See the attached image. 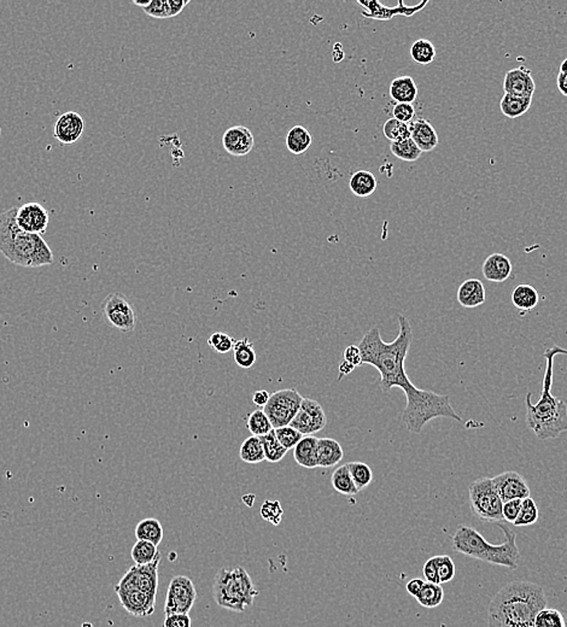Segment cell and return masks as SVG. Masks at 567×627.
<instances>
[{"mask_svg":"<svg viewBox=\"0 0 567 627\" xmlns=\"http://www.w3.org/2000/svg\"><path fill=\"white\" fill-rule=\"evenodd\" d=\"M472 513L483 523H502L503 502L493 486V478L483 477L472 481L468 486Z\"/></svg>","mask_w":567,"mask_h":627,"instance_id":"obj_8","label":"cell"},{"mask_svg":"<svg viewBox=\"0 0 567 627\" xmlns=\"http://www.w3.org/2000/svg\"><path fill=\"white\" fill-rule=\"evenodd\" d=\"M344 458V450L333 438H318L316 448L318 467L320 468H332L337 466Z\"/></svg>","mask_w":567,"mask_h":627,"instance_id":"obj_24","label":"cell"},{"mask_svg":"<svg viewBox=\"0 0 567 627\" xmlns=\"http://www.w3.org/2000/svg\"><path fill=\"white\" fill-rule=\"evenodd\" d=\"M424 584H425V582L423 579H420V578H414V579L410 580L406 585L407 593H410V596H418L420 591H421V589H423Z\"/></svg>","mask_w":567,"mask_h":627,"instance_id":"obj_56","label":"cell"},{"mask_svg":"<svg viewBox=\"0 0 567 627\" xmlns=\"http://www.w3.org/2000/svg\"><path fill=\"white\" fill-rule=\"evenodd\" d=\"M234 341L230 334L223 333V332H215L208 338L206 343L209 345L210 348H213L215 353H227L233 350Z\"/></svg>","mask_w":567,"mask_h":627,"instance_id":"obj_48","label":"cell"},{"mask_svg":"<svg viewBox=\"0 0 567 627\" xmlns=\"http://www.w3.org/2000/svg\"><path fill=\"white\" fill-rule=\"evenodd\" d=\"M493 483L503 503L530 497L528 481L518 472H503L501 474L495 475Z\"/></svg>","mask_w":567,"mask_h":627,"instance_id":"obj_15","label":"cell"},{"mask_svg":"<svg viewBox=\"0 0 567 627\" xmlns=\"http://www.w3.org/2000/svg\"><path fill=\"white\" fill-rule=\"evenodd\" d=\"M556 86L563 96L567 97V75L559 73L556 78Z\"/></svg>","mask_w":567,"mask_h":627,"instance_id":"obj_57","label":"cell"},{"mask_svg":"<svg viewBox=\"0 0 567 627\" xmlns=\"http://www.w3.org/2000/svg\"><path fill=\"white\" fill-rule=\"evenodd\" d=\"M338 369H340V378H338V380H340L343 376H345V375L350 374V373L355 369V366H353L350 362L345 361L344 360V361L340 362V368H338Z\"/></svg>","mask_w":567,"mask_h":627,"instance_id":"obj_58","label":"cell"},{"mask_svg":"<svg viewBox=\"0 0 567 627\" xmlns=\"http://www.w3.org/2000/svg\"><path fill=\"white\" fill-rule=\"evenodd\" d=\"M560 73H563V74L567 75V58L564 59L563 63H561V66H560Z\"/></svg>","mask_w":567,"mask_h":627,"instance_id":"obj_60","label":"cell"},{"mask_svg":"<svg viewBox=\"0 0 567 627\" xmlns=\"http://www.w3.org/2000/svg\"><path fill=\"white\" fill-rule=\"evenodd\" d=\"M512 263L510 258L502 253H493L489 258H485L482 273L485 279L491 283H503L510 278L512 274Z\"/></svg>","mask_w":567,"mask_h":627,"instance_id":"obj_22","label":"cell"},{"mask_svg":"<svg viewBox=\"0 0 567 627\" xmlns=\"http://www.w3.org/2000/svg\"><path fill=\"white\" fill-rule=\"evenodd\" d=\"M0 135H1V127H0Z\"/></svg>","mask_w":567,"mask_h":627,"instance_id":"obj_61","label":"cell"},{"mask_svg":"<svg viewBox=\"0 0 567 627\" xmlns=\"http://www.w3.org/2000/svg\"><path fill=\"white\" fill-rule=\"evenodd\" d=\"M498 525L505 535V540L501 544H490L476 528L460 525L451 537V547L456 553L463 554L467 558H476L493 566L517 570L520 560L517 535L506 525Z\"/></svg>","mask_w":567,"mask_h":627,"instance_id":"obj_5","label":"cell"},{"mask_svg":"<svg viewBox=\"0 0 567 627\" xmlns=\"http://www.w3.org/2000/svg\"><path fill=\"white\" fill-rule=\"evenodd\" d=\"M547 607L541 585L531 582H510L489 605V627H535V618Z\"/></svg>","mask_w":567,"mask_h":627,"instance_id":"obj_2","label":"cell"},{"mask_svg":"<svg viewBox=\"0 0 567 627\" xmlns=\"http://www.w3.org/2000/svg\"><path fill=\"white\" fill-rule=\"evenodd\" d=\"M390 97L397 103L413 104L418 97V86L410 76H398L390 85Z\"/></svg>","mask_w":567,"mask_h":627,"instance_id":"obj_27","label":"cell"},{"mask_svg":"<svg viewBox=\"0 0 567 627\" xmlns=\"http://www.w3.org/2000/svg\"><path fill=\"white\" fill-rule=\"evenodd\" d=\"M344 360L350 362L355 367L363 365V356H361V351L358 345H349L345 348Z\"/></svg>","mask_w":567,"mask_h":627,"instance_id":"obj_54","label":"cell"},{"mask_svg":"<svg viewBox=\"0 0 567 627\" xmlns=\"http://www.w3.org/2000/svg\"><path fill=\"white\" fill-rule=\"evenodd\" d=\"M406 408L402 413V421L407 430L419 435L425 425L433 418H453L463 423L461 416L454 409L448 395H438L436 392L421 390L415 386L406 393Z\"/></svg>","mask_w":567,"mask_h":627,"instance_id":"obj_6","label":"cell"},{"mask_svg":"<svg viewBox=\"0 0 567 627\" xmlns=\"http://www.w3.org/2000/svg\"><path fill=\"white\" fill-rule=\"evenodd\" d=\"M410 57L415 63L428 66L436 58V48L430 40L418 39L410 46Z\"/></svg>","mask_w":567,"mask_h":627,"instance_id":"obj_37","label":"cell"},{"mask_svg":"<svg viewBox=\"0 0 567 627\" xmlns=\"http://www.w3.org/2000/svg\"><path fill=\"white\" fill-rule=\"evenodd\" d=\"M313 144V136L306 127L295 126L286 135V146L293 155H303Z\"/></svg>","mask_w":567,"mask_h":627,"instance_id":"obj_30","label":"cell"},{"mask_svg":"<svg viewBox=\"0 0 567 627\" xmlns=\"http://www.w3.org/2000/svg\"><path fill=\"white\" fill-rule=\"evenodd\" d=\"M331 484L332 488H335L337 493L344 495V496H355L360 493L356 485L354 484L346 463L337 467L336 470H333L331 475Z\"/></svg>","mask_w":567,"mask_h":627,"instance_id":"obj_32","label":"cell"},{"mask_svg":"<svg viewBox=\"0 0 567 627\" xmlns=\"http://www.w3.org/2000/svg\"><path fill=\"white\" fill-rule=\"evenodd\" d=\"M398 336L391 343H385L380 336L379 328L374 327L363 334L358 346L363 356V365H371L379 372L380 388L383 391L400 388L407 393L415 388L405 368L413 332L410 320L405 315H398Z\"/></svg>","mask_w":567,"mask_h":627,"instance_id":"obj_1","label":"cell"},{"mask_svg":"<svg viewBox=\"0 0 567 627\" xmlns=\"http://www.w3.org/2000/svg\"><path fill=\"white\" fill-rule=\"evenodd\" d=\"M423 573L425 579L428 580V583L440 584L438 575H437L436 556L428 558L426 563L424 565Z\"/></svg>","mask_w":567,"mask_h":627,"instance_id":"obj_53","label":"cell"},{"mask_svg":"<svg viewBox=\"0 0 567 627\" xmlns=\"http://www.w3.org/2000/svg\"><path fill=\"white\" fill-rule=\"evenodd\" d=\"M458 304L466 309H475L484 304L486 300V292L484 285L478 279L465 280L458 290Z\"/></svg>","mask_w":567,"mask_h":627,"instance_id":"obj_23","label":"cell"},{"mask_svg":"<svg viewBox=\"0 0 567 627\" xmlns=\"http://www.w3.org/2000/svg\"><path fill=\"white\" fill-rule=\"evenodd\" d=\"M85 121L80 113L68 111L55 123V138L64 145H73L83 136Z\"/></svg>","mask_w":567,"mask_h":627,"instance_id":"obj_19","label":"cell"},{"mask_svg":"<svg viewBox=\"0 0 567 627\" xmlns=\"http://www.w3.org/2000/svg\"><path fill=\"white\" fill-rule=\"evenodd\" d=\"M233 358H234L237 365L243 369H249L258 360L255 346L248 338H243V339L234 341Z\"/></svg>","mask_w":567,"mask_h":627,"instance_id":"obj_34","label":"cell"},{"mask_svg":"<svg viewBox=\"0 0 567 627\" xmlns=\"http://www.w3.org/2000/svg\"><path fill=\"white\" fill-rule=\"evenodd\" d=\"M437 575L440 584L449 583L454 579L456 568L453 560L448 555H438L436 556Z\"/></svg>","mask_w":567,"mask_h":627,"instance_id":"obj_46","label":"cell"},{"mask_svg":"<svg viewBox=\"0 0 567 627\" xmlns=\"http://www.w3.org/2000/svg\"><path fill=\"white\" fill-rule=\"evenodd\" d=\"M196 600L197 590L192 580L186 575H175L168 586L164 614H188Z\"/></svg>","mask_w":567,"mask_h":627,"instance_id":"obj_10","label":"cell"},{"mask_svg":"<svg viewBox=\"0 0 567 627\" xmlns=\"http://www.w3.org/2000/svg\"><path fill=\"white\" fill-rule=\"evenodd\" d=\"M115 593L120 598L123 608L136 618H146L153 614L156 598L133 588H123L115 585Z\"/></svg>","mask_w":567,"mask_h":627,"instance_id":"obj_14","label":"cell"},{"mask_svg":"<svg viewBox=\"0 0 567 627\" xmlns=\"http://www.w3.org/2000/svg\"><path fill=\"white\" fill-rule=\"evenodd\" d=\"M260 513L262 519L278 526L283 519L284 510L279 501H265L262 503Z\"/></svg>","mask_w":567,"mask_h":627,"instance_id":"obj_49","label":"cell"},{"mask_svg":"<svg viewBox=\"0 0 567 627\" xmlns=\"http://www.w3.org/2000/svg\"><path fill=\"white\" fill-rule=\"evenodd\" d=\"M246 427L251 432V435L256 437L266 436L274 430L266 413L260 409L253 410V413H250L246 420Z\"/></svg>","mask_w":567,"mask_h":627,"instance_id":"obj_41","label":"cell"},{"mask_svg":"<svg viewBox=\"0 0 567 627\" xmlns=\"http://www.w3.org/2000/svg\"><path fill=\"white\" fill-rule=\"evenodd\" d=\"M410 138L421 153H431L438 146L440 139L436 129L425 118H418L410 123Z\"/></svg>","mask_w":567,"mask_h":627,"instance_id":"obj_21","label":"cell"},{"mask_svg":"<svg viewBox=\"0 0 567 627\" xmlns=\"http://www.w3.org/2000/svg\"><path fill=\"white\" fill-rule=\"evenodd\" d=\"M48 220L50 216L48 210L36 202L26 203L18 208L16 223L27 233L43 234L48 230Z\"/></svg>","mask_w":567,"mask_h":627,"instance_id":"obj_16","label":"cell"},{"mask_svg":"<svg viewBox=\"0 0 567 627\" xmlns=\"http://www.w3.org/2000/svg\"><path fill=\"white\" fill-rule=\"evenodd\" d=\"M533 98H520V97L505 94L500 101L501 113L508 118H518L528 113L531 108Z\"/></svg>","mask_w":567,"mask_h":627,"instance_id":"obj_33","label":"cell"},{"mask_svg":"<svg viewBox=\"0 0 567 627\" xmlns=\"http://www.w3.org/2000/svg\"><path fill=\"white\" fill-rule=\"evenodd\" d=\"M512 302L523 315L524 313H528L536 308L540 302V295L531 285L520 283L512 292Z\"/></svg>","mask_w":567,"mask_h":627,"instance_id":"obj_28","label":"cell"},{"mask_svg":"<svg viewBox=\"0 0 567 627\" xmlns=\"http://www.w3.org/2000/svg\"><path fill=\"white\" fill-rule=\"evenodd\" d=\"M358 4L361 5L366 10V11H363V13H361L363 17L379 20V21H388V20H391L397 15L412 16V15H414L415 13H418V11L423 9L424 6L428 4V1H424L423 4L415 5L413 8L406 6V5L403 4V1H400L397 4L396 8H388V6H384L382 3L375 1V0H368V1L358 0Z\"/></svg>","mask_w":567,"mask_h":627,"instance_id":"obj_18","label":"cell"},{"mask_svg":"<svg viewBox=\"0 0 567 627\" xmlns=\"http://www.w3.org/2000/svg\"><path fill=\"white\" fill-rule=\"evenodd\" d=\"M223 148L232 156L249 155L255 146V138L249 128L234 126L228 128L223 136Z\"/></svg>","mask_w":567,"mask_h":627,"instance_id":"obj_20","label":"cell"},{"mask_svg":"<svg viewBox=\"0 0 567 627\" xmlns=\"http://www.w3.org/2000/svg\"><path fill=\"white\" fill-rule=\"evenodd\" d=\"M274 432L280 444L283 445L284 448L286 449L288 451L295 448L298 444V442L303 438V435L295 430L293 427L290 426V425L275 428Z\"/></svg>","mask_w":567,"mask_h":627,"instance_id":"obj_47","label":"cell"},{"mask_svg":"<svg viewBox=\"0 0 567 627\" xmlns=\"http://www.w3.org/2000/svg\"><path fill=\"white\" fill-rule=\"evenodd\" d=\"M160 553L156 545L146 540H136L132 548L131 556L138 566H144L155 561Z\"/></svg>","mask_w":567,"mask_h":627,"instance_id":"obj_39","label":"cell"},{"mask_svg":"<svg viewBox=\"0 0 567 627\" xmlns=\"http://www.w3.org/2000/svg\"><path fill=\"white\" fill-rule=\"evenodd\" d=\"M522 501L523 500H512V501L503 503L502 515H503V519H505V523H514L517 518H518V515H519Z\"/></svg>","mask_w":567,"mask_h":627,"instance_id":"obj_51","label":"cell"},{"mask_svg":"<svg viewBox=\"0 0 567 627\" xmlns=\"http://www.w3.org/2000/svg\"><path fill=\"white\" fill-rule=\"evenodd\" d=\"M505 94L520 97V98H533L536 91V83L533 81L531 70L525 66H519L507 71L503 80Z\"/></svg>","mask_w":567,"mask_h":627,"instance_id":"obj_17","label":"cell"},{"mask_svg":"<svg viewBox=\"0 0 567 627\" xmlns=\"http://www.w3.org/2000/svg\"><path fill=\"white\" fill-rule=\"evenodd\" d=\"M164 531L158 519L148 518L139 521L136 527V537L138 540H146L153 544H161Z\"/></svg>","mask_w":567,"mask_h":627,"instance_id":"obj_31","label":"cell"},{"mask_svg":"<svg viewBox=\"0 0 567 627\" xmlns=\"http://www.w3.org/2000/svg\"><path fill=\"white\" fill-rule=\"evenodd\" d=\"M393 118H396L400 122L410 125L415 116V109L413 104L407 103H397L393 110Z\"/></svg>","mask_w":567,"mask_h":627,"instance_id":"obj_50","label":"cell"},{"mask_svg":"<svg viewBox=\"0 0 567 627\" xmlns=\"http://www.w3.org/2000/svg\"><path fill=\"white\" fill-rule=\"evenodd\" d=\"M328 425V418L323 405L312 398H304L302 401L300 410L293 418L290 426L302 433L303 436H313L323 431Z\"/></svg>","mask_w":567,"mask_h":627,"instance_id":"obj_13","label":"cell"},{"mask_svg":"<svg viewBox=\"0 0 567 627\" xmlns=\"http://www.w3.org/2000/svg\"><path fill=\"white\" fill-rule=\"evenodd\" d=\"M390 150H391L393 156L405 162L418 161L420 156H421V153H423L420 151V148L416 146L414 141L412 140V138L391 143Z\"/></svg>","mask_w":567,"mask_h":627,"instance_id":"obj_40","label":"cell"},{"mask_svg":"<svg viewBox=\"0 0 567 627\" xmlns=\"http://www.w3.org/2000/svg\"><path fill=\"white\" fill-rule=\"evenodd\" d=\"M558 355H567V348L555 345L547 348L543 353L547 361V367L542 383L540 400L533 404L531 402L533 396L531 392H528V395L525 397L526 425L540 440L554 439L567 431L566 402L552 395L554 358Z\"/></svg>","mask_w":567,"mask_h":627,"instance_id":"obj_3","label":"cell"},{"mask_svg":"<svg viewBox=\"0 0 567 627\" xmlns=\"http://www.w3.org/2000/svg\"><path fill=\"white\" fill-rule=\"evenodd\" d=\"M415 598L420 605L432 610V608H436L438 605H441L443 598H444V590L442 588L441 584L425 582L421 591Z\"/></svg>","mask_w":567,"mask_h":627,"instance_id":"obj_36","label":"cell"},{"mask_svg":"<svg viewBox=\"0 0 567 627\" xmlns=\"http://www.w3.org/2000/svg\"><path fill=\"white\" fill-rule=\"evenodd\" d=\"M188 3V0H151L143 10L151 17L164 20L178 16Z\"/></svg>","mask_w":567,"mask_h":627,"instance_id":"obj_26","label":"cell"},{"mask_svg":"<svg viewBox=\"0 0 567 627\" xmlns=\"http://www.w3.org/2000/svg\"><path fill=\"white\" fill-rule=\"evenodd\" d=\"M535 627H567V619L560 610L545 607L537 613Z\"/></svg>","mask_w":567,"mask_h":627,"instance_id":"obj_43","label":"cell"},{"mask_svg":"<svg viewBox=\"0 0 567 627\" xmlns=\"http://www.w3.org/2000/svg\"><path fill=\"white\" fill-rule=\"evenodd\" d=\"M383 132H384L385 138L390 140L391 143L410 138V125L400 122L393 118H388V121L384 123Z\"/></svg>","mask_w":567,"mask_h":627,"instance_id":"obj_45","label":"cell"},{"mask_svg":"<svg viewBox=\"0 0 567 627\" xmlns=\"http://www.w3.org/2000/svg\"><path fill=\"white\" fill-rule=\"evenodd\" d=\"M239 456L241 461L250 465L266 461L260 437L251 436L246 438L243 444L240 445Z\"/></svg>","mask_w":567,"mask_h":627,"instance_id":"obj_35","label":"cell"},{"mask_svg":"<svg viewBox=\"0 0 567 627\" xmlns=\"http://www.w3.org/2000/svg\"><path fill=\"white\" fill-rule=\"evenodd\" d=\"M377 179L371 171L360 170L351 175L349 181V188L355 196L366 198L374 193L377 190Z\"/></svg>","mask_w":567,"mask_h":627,"instance_id":"obj_29","label":"cell"},{"mask_svg":"<svg viewBox=\"0 0 567 627\" xmlns=\"http://www.w3.org/2000/svg\"><path fill=\"white\" fill-rule=\"evenodd\" d=\"M213 596L221 608L243 613L253 605L258 590L243 567H223L215 575Z\"/></svg>","mask_w":567,"mask_h":627,"instance_id":"obj_7","label":"cell"},{"mask_svg":"<svg viewBox=\"0 0 567 627\" xmlns=\"http://www.w3.org/2000/svg\"><path fill=\"white\" fill-rule=\"evenodd\" d=\"M318 439L314 436H303L298 444L293 448V458L298 466L308 470L318 468V458H316V448H318Z\"/></svg>","mask_w":567,"mask_h":627,"instance_id":"obj_25","label":"cell"},{"mask_svg":"<svg viewBox=\"0 0 567 627\" xmlns=\"http://www.w3.org/2000/svg\"><path fill=\"white\" fill-rule=\"evenodd\" d=\"M161 562V554L155 561L144 566L131 567L130 571L123 575L118 586L133 588L140 590L153 598L158 597V566Z\"/></svg>","mask_w":567,"mask_h":627,"instance_id":"obj_12","label":"cell"},{"mask_svg":"<svg viewBox=\"0 0 567 627\" xmlns=\"http://www.w3.org/2000/svg\"><path fill=\"white\" fill-rule=\"evenodd\" d=\"M192 621L188 614L166 615L163 627H191Z\"/></svg>","mask_w":567,"mask_h":627,"instance_id":"obj_52","label":"cell"},{"mask_svg":"<svg viewBox=\"0 0 567 627\" xmlns=\"http://www.w3.org/2000/svg\"><path fill=\"white\" fill-rule=\"evenodd\" d=\"M538 516H540V512H538L536 502L533 501L531 497H526L522 501L519 515L513 525L515 527L531 526L533 523H537Z\"/></svg>","mask_w":567,"mask_h":627,"instance_id":"obj_44","label":"cell"},{"mask_svg":"<svg viewBox=\"0 0 567 627\" xmlns=\"http://www.w3.org/2000/svg\"><path fill=\"white\" fill-rule=\"evenodd\" d=\"M150 1H151V0H145V1H139V0H134V1H133V4L138 5V6H141V8H143V9H144V8H146V6H148V5L150 4Z\"/></svg>","mask_w":567,"mask_h":627,"instance_id":"obj_59","label":"cell"},{"mask_svg":"<svg viewBox=\"0 0 567 627\" xmlns=\"http://www.w3.org/2000/svg\"><path fill=\"white\" fill-rule=\"evenodd\" d=\"M103 313L108 323L118 331L132 332L136 328V315L126 296L118 292H113L105 298Z\"/></svg>","mask_w":567,"mask_h":627,"instance_id":"obj_11","label":"cell"},{"mask_svg":"<svg viewBox=\"0 0 567 627\" xmlns=\"http://www.w3.org/2000/svg\"><path fill=\"white\" fill-rule=\"evenodd\" d=\"M270 397H271L270 392L266 391V390H258V391L253 393V403L260 407V408H265L268 401H270Z\"/></svg>","mask_w":567,"mask_h":627,"instance_id":"obj_55","label":"cell"},{"mask_svg":"<svg viewBox=\"0 0 567 627\" xmlns=\"http://www.w3.org/2000/svg\"><path fill=\"white\" fill-rule=\"evenodd\" d=\"M18 208L0 213V253L16 266L39 268L53 263L51 248L40 234L22 231L16 223Z\"/></svg>","mask_w":567,"mask_h":627,"instance_id":"obj_4","label":"cell"},{"mask_svg":"<svg viewBox=\"0 0 567 627\" xmlns=\"http://www.w3.org/2000/svg\"><path fill=\"white\" fill-rule=\"evenodd\" d=\"M260 439H261L262 446H263L266 461L278 463L286 456L288 450L280 444L279 440L275 436L274 430L270 432L266 436L260 437Z\"/></svg>","mask_w":567,"mask_h":627,"instance_id":"obj_38","label":"cell"},{"mask_svg":"<svg viewBox=\"0 0 567 627\" xmlns=\"http://www.w3.org/2000/svg\"><path fill=\"white\" fill-rule=\"evenodd\" d=\"M350 475L353 478L354 484L356 485L358 491L366 488L373 480V472L371 467L365 462H349L346 463Z\"/></svg>","mask_w":567,"mask_h":627,"instance_id":"obj_42","label":"cell"},{"mask_svg":"<svg viewBox=\"0 0 567 627\" xmlns=\"http://www.w3.org/2000/svg\"><path fill=\"white\" fill-rule=\"evenodd\" d=\"M303 396L296 388H283L272 393L263 411L271 421L273 428L288 426L300 410Z\"/></svg>","mask_w":567,"mask_h":627,"instance_id":"obj_9","label":"cell"}]
</instances>
